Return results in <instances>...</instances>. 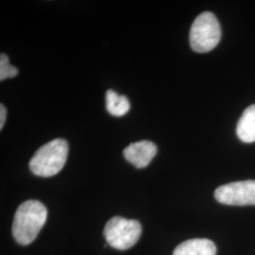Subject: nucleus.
<instances>
[{
	"label": "nucleus",
	"mask_w": 255,
	"mask_h": 255,
	"mask_svg": "<svg viewBox=\"0 0 255 255\" xmlns=\"http://www.w3.org/2000/svg\"><path fill=\"white\" fill-rule=\"evenodd\" d=\"M47 219V209L40 201L29 200L19 206L12 223V236L23 246L35 240Z\"/></svg>",
	"instance_id": "1"
},
{
	"label": "nucleus",
	"mask_w": 255,
	"mask_h": 255,
	"mask_svg": "<svg viewBox=\"0 0 255 255\" xmlns=\"http://www.w3.org/2000/svg\"><path fill=\"white\" fill-rule=\"evenodd\" d=\"M67 155V142L64 139H54L37 150L29 162V168L36 176H54L63 169Z\"/></svg>",
	"instance_id": "2"
},
{
	"label": "nucleus",
	"mask_w": 255,
	"mask_h": 255,
	"mask_svg": "<svg viewBox=\"0 0 255 255\" xmlns=\"http://www.w3.org/2000/svg\"><path fill=\"white\" fill-rule=\"evenodd\" d=\"M220 38L221 28L214 13L204 11L195 19L189 35L190 46L194 51L209 52L219 45Z\"/></svg>",
	"instance_id": "3"
},
{
	"label": "nucleus",
	"mask_w": 255,
	"mask_h": 255,
	"mask_svg": "<svg viewBox=\"0 0 255 255\" xmlns=\"http://www.w3.org/2000/svg\"><path fill=\"white\" fill-rule=\"evenodd\" d=\"M142 227L135 219L114 217L105 225L103 235L110 246L125 251L134 246L140 239Z\"/></svg>",
	"instance_id": "4"
},
{
	"label": "nucleus",
	"mask_w": 255,
	"mask_h": 255,
	"mask_svg": "<svg viewBox=\"0 0 255 255\" xmlns=\"http://www.w3.org/2000/svg\"><path fill=\"white\" fill-rule=\"evenodd\" d=\"M215 198L226 205H255V181L248 180L221 185L215 191Z\"/></svg>",
	"instance_id": "5"
},
{
	"label": "nucleus",
	"mask_w": 255,
	"mask_h": 255,
	"mask_svg": "<svg viewBox=\"0 0 255 255\" xmlns=\"http://www.w3.org/2000/svg\"><path fill=\"white\" fill-rule=\"evenodd\" d=\"M157 153V146L150 141H139L128 146L123 154L128 162L133 164L137 168L147 166Z\"/></svg>",
	"instance_id": "6"
},
{
	"label": "nucleus",
	"mask_w": 255,
	"mask_h": 255,
	"mask_svg": "<svg viewBox=\"0 0 255 255\" xmlns=\"http://www.w3.org/2000/svg\"><path fill=\"white\" fill-rule=\"evenodd\" d=\"M217 247L206 238H195L184 241L174 250L173 255H216Z\"/></svg>",
	"instance_id": "7"
},
{
	"label": "nucleus",
	"mask_w": 255,
	"mask_h": 255,
	"mask_svg": "<svg viewBox=\"0 0 255 255\" xmlns=\"http://www.w3.org/2000/svg\"><path fill=\"white\" fill-rule=\"evenodd\" d=\"M237 134L244 143L255 142V104L243 112L237 124Z\"/></svg>",
	"instance_id": "8"
},
{
	"label": "nucleus",
	"mask_w": 255,
	"mask_h": 255,
	"mask_svg": "<svg viewBox=\"0 0 255 255\" xmlns=\"http://www.w3.org/2000/svg\"><path fill=\"white\" fill-rule=\"evenodd\" d=\"M106 109L110 115L120 118L130 109L129 101L125 96H120L113 90L106 92Z\"/></svg>",
	"instance_id": "9"
},
{
	"label": "nucleus",
	"mask_w": 255,
	"mask_h": 255,
	"mask_svg": "<svg viewBox=\"0 0 255 255\" xmlns=\"http://www.w3.org/2000/svg\"><path fill=\"white\" fill-rule=\"evenodd\" d=\"M18 69L9 64V58L6 54L0 56V81L17 76Z\"/></svg>",
	"instance_id": "10"
},
{
	"label": "nucleus",
	"mask_w": 255,
	"mask_h": 255,
	"mask_svg": "<svg viewBox=\"0 0 255 255\" xmlns=\"http://www.w3.org/2000/svg\"><path fill=\"white\" fill-rule=\"evenodd\" d=\"M6 108L4 107L3 104H0V128L2 129L5 124V120H6Z\"/></svg>",
	"instance_id": "11"
}]
</instances>
